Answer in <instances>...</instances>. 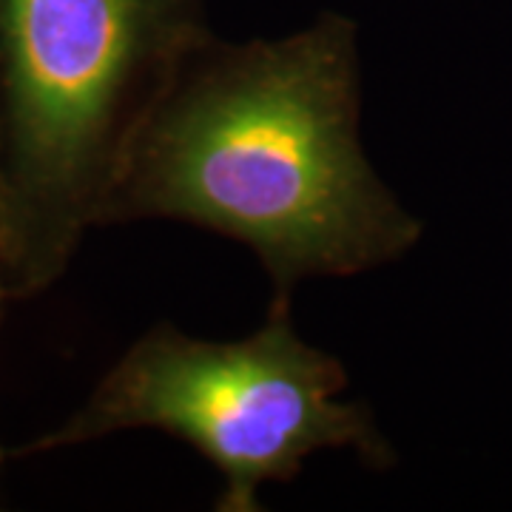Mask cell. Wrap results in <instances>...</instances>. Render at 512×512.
<instances>
[{
  "instance_id": "cell-2",
  "label": "cell",
  "mask_w": 512,
  "mask_h": 512,
  "mask_svg": "<svg viewBox=\"0 0 512 512\" xmlns=\"http://www.w3.org/2000/svg\"><path fill=\"white\" fill-rule=\"evenodd\" d=\"M205 35L200 0H0V274L66 276L148 106Z\"/></svg>"
},
{
  "instance_id": "cell-3",
  "label": "cell",
  "mask_w": 512,
  "mask_h": 512,
  "mask_svg": "<svg viewBox=\"0 0 512 512\" xmlns=\"http://www.w3.org/2000/svg\"><path fill=\"white\" fill-rule=\"evenodd\" d=\"M348 384L339 356L299 336L291 293H274L265 322L234 342L197 339L171 322L151 325L69 419L18 456L157 430L214 464V510L259 512L262 487L299 478L316 453L350 450L379 473L399 461L373 410L345 399Z\"/></svg>"
},
{
  "instance_id": "cell-1",
  "label": "cell",
  "mask_w": 512,
  "mask_h": 512,
  "mask_svg": "<svg viewBox=\"0 0 512 512\" xmlns=\"http://www.w3.org/2000/svg\"><path fill=\"white\" fill-rule=\"evenodd\" d=\"M174 220L254 251L274 293L407 256L419 217L362 143L353 20L322 15L279 40L208 32L180 57L131 134L100 228Z\"/></svg>"
},
{
  "instance_id": "cell-4",
  "label": "cell",
  "mask_w": 512,
  "mask_h": 512,
  "mask_svg": "<svg viewBox=\"0 0 512 512\" xmlns=\"http://www.w3.org/2000/svg\"><path fill=\"white\" fill-rule=\"evenodd\" d=\"M9 299V291H6V282H3V274H0V311H3V302Z\"/></svg>"
},
{
  "instance_id": "cell-5",
  "label": "cell",
  "mask_w": 512,
  "mask_h": 512,
  "mask_svg": "<svg viewBox=\"0 0 512 512\" xmlns=\"http://www.w3.org/2000/svg\"><path fill=\"white\" fill-rule=\"evenodd\" d=\"M0 458H3V450H0Z\"/></svg>"
}]
</instances>
